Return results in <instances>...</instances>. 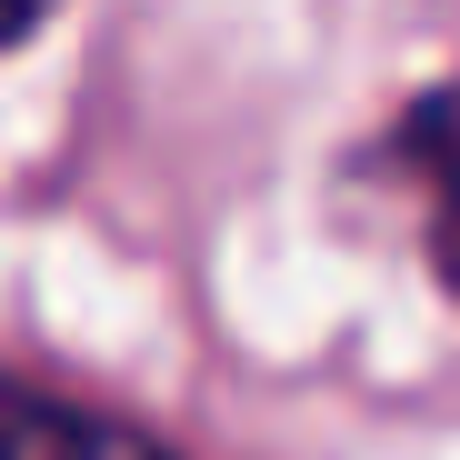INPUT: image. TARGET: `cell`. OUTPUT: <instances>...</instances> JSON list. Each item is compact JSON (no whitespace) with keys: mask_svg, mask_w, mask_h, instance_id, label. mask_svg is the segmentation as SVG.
I'll list each match as a JSON object with an SVG mask.
<instances>
[{"mask_svg":"<svg viewBox=\"0 0 460 460\" xmlns=\"http://www.w3.org/2000/svg\"><path fill=\"white\" fill-rule=\"evenodd\" d=\"M380 171H391V190L411 200L420 251H430L440 290L460 300V81H430V91L391 120V140H380Z\"/></svg>","mask_w":460,"mask_h":460,"instance_id":"obj_1","label":"cell"},{"mask_svg":"<svg viewBox=\"0 0 460 460\" xmlns=\"http://www.w3.org/2000/svg\"><path fill=\"white\" fill-rule=\"evenodd\" d=\"M0 460H171V450L111 411H81L40 380L0 370Z\"/></svg>","mask_w":460,"mask_h":460,"instance_id":"obj_2","label":"cell"},{"mask_svg":"<svg viewBox=\"0 0 460 460\" xmlns=\"http://www.w3.org/2000/svg\"><path fill=\"white\" fill-rule=\"evenodd\" d=\"M50 11H60V0H0V50H21V40H31Z\"/></svg>","mask_w":460,"mask_h":460,"instance_id":"obj_3","label":"cell"}]
</instances>
